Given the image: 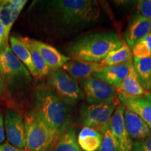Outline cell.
<instances>
[{"label":"cell","instance_id":"obj_1","mask_svg":"<svg viewBox=\"0 0 151 151\" xmlns=\"http://www.w3.org/2000/svg\"><path fill=\"white\" fill-rule=\"evenodd\" d=\"M46 22L56 29H78L99 19L101 7L94 0H52L39 1Z\"/></svg>","mask_w":151,"mask_h":151},{"label":"cell","instance_id":"obj_2","mask_svg":"<svg viewBox=\"0 0 151 151\" xmlns=\"http://www.w3.org/2000/svg\"><path fill=\"white\" fill-rule=\"evenodd\" d=\"M117 32H99L84 35L67 46L71 60L82 62H101L111 51L124 44Z\"/></svg>","mask_w":151,"mask_h":151},{"label":"cell","instance_id":"obj_3","mask_svg":"<svg viewBox=\"0 0 151 151\" xmlns=\"http://www.w3.org/2000/svg\"><path fill=\"white\" fill-rule=\"evenodd\" d=\"M34 111L59 137L69 129L71 115L68 105L50 88L37 89Z\"/></svg>","mask_w":151,"mask_h":151},{"label":"cell","instance_id":"obj_4","mask_svg":"<svg viewBox=\"0 0 151 151\" xmlns=\"http://www.w3.org/2000/svg\"><path fill=\"white\" fill-rule=\"evenodd\" d=\"M27 151H50L59 138L57 134L35 111L24 118Z\"/></svg>","mask_w":151,"mask_h":151},{"label":"cell","instance_id":"obj_5","mask_svg":"<svg viewBox=\"0 0 151 151\" xmlns=\"http://www.w3.org/2000/svg\"><path fill=\"white\" fill-rule=\"evenodd\" d=\"M0 48V62L3 68L6 88L18 90L29 86L32 78L27 67L15 55L8 44Z\"/></svg>","mask_w":151,"mask_h":151},{"label":"cell","instance_id":"obj_6","mask_svg":"<svg viewBox=\"0 0 151 151\" xmlns=\"http://www.w3.org/2000/svg\"><path fill=\"white\" fill-rule=\"evenodd\" d=\"M49 88L67 105L76 104L84 97L77 81L62 69L52 71L48 78Z\"/></svg>","mask_w":151,"mask_h":151},{"label":"cell","instance_id":"obj_7","mask_svg":"<svg viewBox=\"0 0 151 151\" xmlns=\"http://www.w3.org/2000/svg\"><path fill=\"white\" fill-rule=\"evenodd\" d=\"M116 104H89L81 107L80 111L81 123L85 127L93 128L101 134L109 128L110 120Z\"/></svg>","mask_w":151,"mask_h":151},{"label":"cell","instance_id":"obj_8","mask_svg":"<svg viewBox=\"0 0 151 151\" xmlns=\"http://www.w3.org/2000/svg\"><path fill=\"white\" fill-rule=\"evenodd\" d=\"M80 81L84 97L89 104H119L118 93L113 87L93 76L81 79Z\"/></svg>","mask_w":151,"mask_h":151},{"label":"cell","instance_id":"obj_9","mask_svg":"<svg viewBox=\"0 0 151 151\" xmlns=\"http://www.w3.org/2000/svg\"><path fill=\"white\" fill-rule=\"evenodd\" d=\"M4 128L9 143L17 148L25 149V126L24 120L18 111L12 109L6 110Z\"/></svg>","mask_w":151,"mask_h":151},{"label":"cell","instance_id":"obj_10","mask_svg":"<svg viewBox=\"0 0 151 151\" xmlns=\"http://www.w3.org/2000/svg\"><path fill=\"white\" fill-rule=\"evenodd\" d=\"M124 109L125 107L121 103L117 106L110 120L109 129L116 139L120 151H132L133 142L124 123Z\"/></svg>","mask_w":151,"mask_h":151},{"label":"cell","instance_id":"obj_11","mask_svg":"<svg viewBox=\"0 0 151 151\" xmlns=\"http://www.w3.org/2000/svg\"><path fill=\"white\" fill-rule=\"evenodd\" d=\"M133 58L125 63L106 66L101 70L94 73L92 76L116 88L125 78L133 67Z\"/></svg>","mask_w":151,"mask_h":151},{"label":"cell","instance_id":"obj_12","mask_svg":"<svg viewBox=\"0 0 151 151\" xmlns=\"http://www.w3.org/2000/svg\"><path fill=\"white\" fill-rule=\"evenodd\" d=\"M29 41L39 51L50 70L55 71L62 69L65 63L71 60L69 57L61 53L55 48L48 43L29 38Z\"/></svg>","mask_w":151,"mask_h":151},{"label":"cell","instance_id":"obj_13","mask_svg":"<svg viewBox=\"0 0 151 151\" xmlns=\"http://www.w3.org/2000/svg\"><path fill=\"white\" fill-rule=\"evenodd\" d=\"M151 32V19L143 18L136 13L130 20L125 32L126 43L129 48Z\"/></svg>","mask_w":151,"mask_h":151},{"label":"cell","instance_id":"obj_14","mask_svg":"<svg viewBox=\"0 0 151 151\" xmlns=\"http://www.w3.org/2000/svg\"><path fill=\"white\" fill-rule=\"evenodd\" d=\"M120 103L138 116L140 117L151 129V104L145 97H132L118 93Z\"/></svg>","mask_w":151,"mask_h":151},{"label":"cell","instance_id":"obj_15","mask_svg":"<svg viewBox=\"0 0 151 151\" xmlns=\"http://www.w3.org/2000/svg\"><path fill=\"white\" fill-rule=\"evenodd\" d=\"M124 123L128 134L132 139L140 141L151 135V129L147 124L129 109H124Z\"/></svg>","mask_w":151,"mask_h":151},{"label":"cell","instance_id":"obj_16","mask_svg":"<svg viewBox=\"0 0 151 151\" xmlns=\"http://www.w3.org/2000/svg\"><path fill=\"white\" fill-rule=\"evenodd\" d=\"M104 67V66L101 62H82L71 60L65 63L62 69L77 81L92 76Z\"/></svg>","mask_w":151,"mask_h":151},{"label":"cell","instance_id":"obj_17","mask_svg":"<svg viewBox=\"0 0 151 151\" xmlns=\"http://www.w3.org/2000/svg\"><path fill=\"white\" fill-rule=\"evenodd\" d=\"M11 49L15 55L27 67L28 71L34 77H37L38 73L32 62L31 53L27 45L20 38L10 37L9 38Z\"/></svg>","mask_w":151,"mask_h":151},{"label":"cell","instance_id":"obj_18","mask_svg":"<svg viewBox=\"0 0 151 151\" xmlns=\"http://www.w3.org/2000/svg\"><path fill=\"white\" fill-rule=\"evenodd\" d=\"M103 134L93 128L84 127L78 135V143L83 151H97L101 146Z\"/></svg>","mask_w":151,"mask_h":151},{"label":"cell","instance_id":"obj_19","mask_svg":"<svg viewBox=\"0 0 151 151\" xmlns=\"http://www.w3.org/2000/svg\"><path fill=\"white\" fill-rule=\"evenodd\" d=\"M116 89L118 93L124 94L132 97H144L147 94L139 83L134 66L125 78Z\"/></svg>","mask_w":151,"mask_h":151},{"label":"cell","instance_id":"obj_20","mask_svg":"<svg viewBox=\"0 0 151 151\" xmlns=\"http://www.w3.org/2000/svg\"><path fill=\"white\" fill-rule=\"evenodd\" d=\"M133 65L141 86L146 91L151 90V57L138 58L133 57Z\"/></svg>","mask_w":151,"mask_h":151},{"label":"cell","instance_id":"obj_21","mask_svg":"<svg viewBox=\"0 0 151 151\" xmlns=\"http://www.w3.org/2000/svg\"><path fill=\"white\" fill-rule=\"evenodd\" d=\"M53 151H83L78 143L76 132L68 129L60 136L53 147Z\"/></svg>","mask_w":151,"mask_h":151},{"label":"cell","instance_id":"obj_22","mask_svg":"<svg viewBox=\"0 0 151 151\" xmlns=\"http://www.w3.org/2000/svg\"><path fill=\"white\" fill-rule=\"evenodd\" d=\"M133 58L131 48L126 43H124L121 47L111 51L101 64L104 66H111L125 63Z\"/></svg>","mask_w":151,"mask_h":151},{"label":"cell","instance_id":"obj_23","mask_svg":"<svg viewBox=\"0 0 151 151\" xmlns=\"http://www.w3.org/2000/svg\"><path fill=\"white\" fill-rule=\"evenodd\" d=\"M23 42L27 45L28 48H29L30 53H31L32 58V62L35 67L36 69V71L38 73V76L43 77L46 76L48 75L49 73L50 72V68L48 67L46 65V62L43 59V58L39 53V51L35 48V46L30 43L29 41V38L24 37V38H20Z\"/></svg>","mask_w":151,"mask_h":151},{"label":"cell","instance_id":"obj_24","mask_svg":"<svg viewBox=\"0 0 151 151\" xmlns=\"http://www.w3.org/2000/svg\"><path fill=\"white\" fill-rule=\"evenodd\" d=\"M132 56L138 58L151 57V32L139 40L132 48Z\"/></svg>","mask_w":151,"mask_h":151},{"label":"cell","instance_id":"obj_25","mask_svg":"<svg viewBox=\"0 0 151 151\" xmlns=\"http://www.w3.org/2000/svg\"><path fill=\"white\" fill-rule=\"evenodd\" d=\"M0 21L4 27L6 33L9 37L11 27L16 20H14L7 1H0Z\"/></svg>","mask_w":151,"mask_h":151},{"label":"cell","instance_id":"obj_26","mask_svg":"<svg viewBox=\"0 0 151 151\" xmlns=\"http://www.w3.org/2000/svg\"><path fill=\"white\" fill-rule=\"evenodd\" d=\"M97 151H120V146L109 128L103 134L102 141Z\"/></svg>","mask_w":151,"mask_h":151},{"label":"cell","instance_id":"obj_27","mask_svg":"<svg viewBox=\"0 0 151 151\" xmlns=\"http://www.w3.org/2000/svg\"><path fill=\"white\" fill-rule=\"evenodd\" d=\"M137 13L143 18L151 19V0H139L137 1Z\"/></svg>","mask_w":151,"mask_h":151},{"label":"cell","instance_id":"obj_28","mask_svg":"<svg viewBox=\"0 0 151 151\" xmlns=\"http://www.w3.org/2000/svg\"><path fill=\"white\" fill-rule=\"evenodd\" d=\"M7 1H8L9 8L12 11L14 20H16L22 11V9L25 6L27 1L26 0H9Z\"/></svg>","mask_w":151,"mask_h":151},{"label":"cell","instance_id":"obj_29","mask_svg":"<svg viewBox=\"0 0 151 151\" xmlns=\"http://www.w3.org/2000/svg\"><path fill=\"white\" fill-rule=\"evenodd\" d=\"M132 151H151V135L143 140L133 143Z\"/></svg>","mask_w":151,"mask_h":151},{"label":"cell","instance_id":"obj_30","mask_svg":"<svg viewBox=\"0 0 151 151\" xmlns=\"http://www.w3.org/2000/svg\"><path fill=\"white\" fill-rule=\"evenodd\" d=\"M7 39L8 37L6 33L5 28L0 21V47L5 46L7 44Z\"/></svg>","mask_w":151,"mask_h":151},{"label":"cell","instance_id":"obj_31","mask_svg":"<svg viewBox=\"0 0 151 151\" xmlns=\"http://www.w3.org/2000/svg\"><path fill=\"white\" fill-rule=\"evenodd\" d=\"M5 140V128H4V118L3 114L0 111V145Z\"/></svg>","mask_w":151,"mask_h":151},{"label":"cell","instance_id":"obj_32","mask_svg":"<svg viewBox=\"0 0 151 151\" xmlns=\"http://www.w3.org/2000/svg\"><path fill=\"white\" fill-rule=\"evenodd\" d=\"M0 151H26V150L17 148L9 143H5L0 145Z\"/></svg>","mask_w":151,"mask_h":151},{"label":"cell","instance_id":"obj_33","mask_svg":"<svg viewBox=\"0 0 151 151\" xmlns=\"http://www.w3.org/2000/svg\"><path fill=\"white\" fill-rule=\"evenodd\" d=\"M5 89H6V84H5L4 75L2 66H1V62H0V98L2 97L3 94L4 93Z\"/></svg>","mask_w":151,"mask_h":151},{"label":"cell","instance_id":"obj_34","mask_svg":"<svg viewBox=\"0 0 151 151\" xmlns=\"http://www.w3.org/2000/svg\"><path fill=\"white\" fill-rule=\"evenodd\" d=\"M146 99L151 104V92H147V94L144 96Z\"/></svg>","mask_w":151,"mask_h":151},{"label":"cell","instance_id":"obj_35","mask_svg":"<svg viewBox=\"0 0 151 151\" xmlns=\"http://www.w3.org/2000/svg\"><path fill=\"white\" fill-rule=\"evenodd\" d=\"M26 151H27V150H26Z\"/></svg>","mask_w":151,"mask_h":151}]
</instances>
